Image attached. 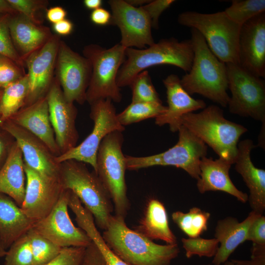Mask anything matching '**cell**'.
<instances>
[{
	"instance_id": "obj_1",
	"label": "cell",
	"mask_w": 265,
	"mask_h": 265,
	"mask_svg": "<svg viewBox=\"0 0 265 265\" xmlns=\"http://www.w3.org/2000/svg\"><path fill=\"white\" fill-rule=\"evenodd\" d=\"M102 237L112 251L130 265H170L179 252L176 244L156 243L129 228L125 218L111 215Z\"/></svg>"
},
{
	"instance_id": "obj_2",
	"label": "cell",
	"mask_w": 265,
	"mask_h": 265,
	"mask_svg": "<svg viewBox=\"0 0 265 265\" xmlns=\"http://www.w3.org/2000/svg\"><path fill=\"white\" fill-rule=\"evenodd\" d=\"M190 40L193 59L190 71L180 79L182 87L190 95L199 94L227 106L230 97L226 63L213 53L201 34L193 28Z\"/></svg>"
},
{
	"instance_id": "obj_3",
	"label": "cell",
	"mask_w": 265,
	"mask_h": 265,
	"mask_svg": "<svg viewBox=\"0 0 265 265\" xmlns=\"http://www.w3.org/2000/svg\"><path fill=\"white\" fill-rule=\"evenodd\" d=\"M181 123L212 149L219 158L231 164L235 162L240 137L248 131L242 125L226 119L223 110L215 105L199 113L185 114Z\"/></svg>"
},
{
	"instance_id": "obj_4",
	"label": "cell",
	"mask_w": 265,
	"mask_h": 265,
	"mask_svg": "<svg viewBox=\"0 0 265 265\" xmlns=\"http://www.w3.org/2000/svg\"><path fill=\"white\" fill-rule=\"evenodd\" d=\"M194 53L190 39L180 41L174 38L162 39L142 49L126 48L125 60L118 72L119 87L130 86L134 78L149 67L171 65L188 72Z\"/></svg>"
},
{
	"instance_id": "obj_5",
	"label": "cell",
	"mask_w": 265,
	"mask_h": 265,
	"mask_svg": "<svg viewBox=\"0 0 265 265\" xmlns=\"http://www.w3.org/2000/svg\"><path fill=\"white\" fill-rule=\"evenodd\" d=\"M59 180L62 188L72 191L91 213L96 225L105 230L114 207L96 173L83 162L69 159L59 163Z\"/></svg>"
},
{
	"instance_id": "obj_6",
	"label": "cell",
	"mask_w": 265,
	"mask_h": 265,
	"mask_svg": "<svg viewBox=\"0 0 265 265\" xmlns=\"http://www.w3.org/2000/svg\"><path fill=\"white\" fill-rule=\"evenodd\" d=\"M178 23L198 31L213 53L225 63L238 64L241 26L223 11L206 14L187 11L180 14Z\"/></svg>"
},
{
	"instance_id": "obj_7",
	"label": "cell",
	"mask_w": 265,
	"mask_h": 265,
	"mask_svg": "<svg viewBox=\"0 0 265 265\" xmlns=\"http://www.w3.org/2000/svg\"><path fill=\"white\" fill-rule=\"evenodd\" d=\"M126 48L118 43L110 48L99 45L85 46L83 55L90 62L91 75L86 91V101L91 104L109 99L119 103L122 96L116 78L126 57Z\"/></svg>"
},
{
	"instance_id": "obj_8",
	"label": "cell",
	"mask_w": 265,
	"mask_h": 265,
	"mask_svg": "<svg viewBox=\"0 0 265 265\" xmlns=\"http://www.w3.org/2000/svg\"><path fill=\"white\" fill-rule=\"evenodd\" d=\"M123 142L121 132H112L104 138L98 151L96 173L109 194L115 215L125 218L130 204L127 194Z\"/></svg>"
},
{
	"instance_id": "obj_9",
	"label": "cell",
	"mask_w": 265,
	"mask_h": 265,
	"mask_svg": "<svg viewBox=\"0 0 265 265\" xmlns=\"http://www.w3.org/2000/svg\"><path fill=\"white\" fill-rule=\"evenodd\" d=\"M178 132L177 143L163 152L146 157L125 156L126 169L137 170L158 165L174 166L183 169L197 180L200 161L207 155V146L183 125Z\"/></svg>"
},
{
	"instance_id": "obj_10",
	"label": "cell",
	"mask_w": 265,
	"mask_h": 265,
	"mask_svg": "<svg viewBox=\"0 0 265 265\" xmlns=\"http://www.w3.org/2000/svg\"><path fill=\"white\" fill-rule=\"evenodd\" d=\"M230 112L265 122V83L261 78L243 69L238 64L226 63Z\"/></svg>"
},
{
	"instance_id": "obj_11",
	"label": "cell",
	"mask_w": 265,
	"mask_h": 265,
	"mask_svg": "<svg viewBox=\"0 0 265 265\" xmlns=\"http://www.w3.org/2000/svg\"><path fill=\"white\" fill-rule=\"evenodd\" d=\"M112 102L106 99L99 100L90 105V117L94 122L91 132L81 143L56 157V161L58 163L74 159L89 164L96 172L97 156L102 140L112 132H122L125 130V127L118 120L115 108Z\"/></svg>"
},
{
	"instance_id": "obj_12",
	"label": "cell",
	"mask_w": 265,
	"mask_h": 265,
	"mask_svg": "<svg viewBox=\"0 0 265 265\" xmlns=\"http://www.w3.org/2000/svg\"><path fill=\"white\" fill-rule=\"evenodd\" d=\"M69 191L63 189L49 214L36 221L32 228L61 248L87 247L92 240L84 231L75 226L68 213Z\"/></svg>"
},
{
	"instance_id": "obj_13",
	"label": "cell",
	"mask_w": 265,
	"mask_h": 265,
	"mask_svg": "<svg viewBox=\"0 0 265 265\" xmlns=\"http://www.w3.org/2000/svg\"><path fill=\"white\" fill-rule=\"evenodd\" d=\"M55 76L66 100L83 105L91 75L89 60L60 40L55 64Z\"/></svg>"
},
{
	"instance_id": "obj_14",
	"label": "cell",
	"mask_w": 265,
	"mask_h": 265,
	"mask_svg": "<svg viewBox=\"0 0 265 265\" xmlns=\"http://www.w3.org/2000/svg\"><path fill=\"white\" fill-rule=\"evenodd\" d=\"M108 3L112 12L109 25L119 28L121 45L142 49L155 43L151 20L140 7L132 6L124 0H110Z\"/></svg>"
},
{
	"instance_id": "obj_15",
	"label": "cell",
	"mask_w": 265,
	"mask_h": 265,
	"mask_svg": "<svg viewBox=\"0 0 265 265\" xmlns=\"http://www.w3.org/2000/svg\"><path fill=\"white\" fill-rule=\"evenodd\" d=\"M60 39L53 35L40 49L24 60L28 80V92L24 106L45 97L54 79Z\"/></svg>"
},
{
	"instance_id": "obj_16",
	"label": "cell",
	"mask_w": 265,
	"mask_h": 265,
	"mask_svg": "<svg viewBox=\"0 0 265 265\" xmlns=\"http://www.w3.org/2000/svg\"><path fill=\"white\" fill-rule=\"evenodd\" d=\"M46 97L50 122L56 142L62 154L77 146L79 138L76 127L77 109L74 103L66 100L55 77Z\"/></svg>"
},
{
	"instance_id": "obj_17",
	"label": "cell",
	"mask_w": 265,
	"mask_h": 265,
	"mask_svg": "<svg viewBox=\"0 0 265 265\" xmlns=\"http://www.w3.org/2000/svg\"><path fill=\"white\" fill-rule=\"evenodd\" d=\"M24 168L26 191L20 208L27 216L37 221L49 214L63 189L59 180L44 176L25 163Z\"/></svg>"
},
{
	"instance_id": "obj_18",
	"label": "cell",
	"mask_w": 265,
	"mask_h": 265,
	"mask_svg": "<svg viewBox=\"0 0 265 265\" xmlns=\"http://www.w3.org/2000/svg\"><path fill=\"white\" fill-rule=\"evenodd\" d=\"M238 64L259 78L265 77V12L243 24L240 27Z\"/></svg>"
},
{
	"instance_id": "obj_19",
	"label": "cell",
	"mask_w": 265,
	"mask_h": 265,
	"mask_svg": "<svg viewBox=\"0 0 265 265\" xmlns=\"http://www.w3.org/2000/svg\"><path fill=\"white\" fill-rule=\"evenodd\" d=\"M0 125L15 139L25 164L44 176L59 180V163L41 140L10 120L0 123Z\"/></svg>"
},
{
	"instance_id": "obj_20",
	"label": "cell",
	"mask_w": 265,
	"mask_h": 265,
	"mask_svg": "<svg viewBox=\"0 0 265 265\" xmlns=\"http://www.w3.org/2000/svg\"><path fill=\"white\" fill-rule=\"evenodd\" d=\"M163 83L166 89L168 106L163 113L156 118L155 123L159 126L168 124L170 130L175 132L182 126L183 115L205 108L206 104L202 100L191 97L182 87L180 79L176 75L168 76Z\"/></svg>"
},
{
	"instance_id": "obj_21",
	"label": "cell",
	"mask_w": 265,
	"mask_h": 265,
	"mask_svg": "<svg viewBox=\"0 0 265 265\" xmlns=\"http://www.w3.org/2000/svg\"><path fill=\"white\" fill-rule=\"evenodd\" d=\"M255 147L249 139L238 143L235 168L249 188L248 201L252 211L263 215L265 210V170L255 166L251 160V152Z\"/></svg>"
},
{
	"instance_id": "obj_22",
	"label": "cell",
	"mask_w": 265,
	"mask_h": 265,
	"mask_svg": "<svg viewBox=\"0 0 265 265\" xmlns=\"http://www.w3.org/2000/svg\"><path fill=\"white\" fill-rule=\"evenodd\" d=\"M8 120L41 140L56 157L61 154L50 122L46 96L22 107Z\"/></svg>"
},
{
	"instance_id": "obj_23",
	"label": "cell",
	"mask_w": 265,
	"mask_h": 265,
	"mask_svg": "<svg viewBox=\"0 0 265 265\" xmlns=\"http://www.w3.org/2000/svg\"><path fill=\"white\" fill-rule=\"evenodd\" d=\"M232 164L219 158L213 159L206 156L202 158L199 163L200 176L196 186L200 193L210 191L227 193L242 203L248 201V195L238 190L229 176Z\"/></svg>"
},
{
	"instance_id": "obj_24",
	"label": "cell",
	"mask_w": 265,
	"mask_h": 265,
	"mask_svg": "<svg viewBox=\"0 0 265 265\" xmlns=\"http://www.w3.org/2000/svg\"><path fill=\"white\" fill-rule=\"evenodd\" d=\"M9 28L14 47L24 62L53 35L48 27L37 24L19 13L10 15Z\"/></svg>"
},
{
	"instance_id": "obj_25",
	"label": "cell",
	"mask_w": 265,
	"mask_h": 265,
	"mask_svg": "<svg viewBox=\"0 0 265 265\" xmlns=\"http://www.w3.org/2000/svg\"><path fill=\"white\" fill-rule=\"evenodd\" d=\"M260 215L252 211L240 222L232 217H227L218 221L215 229L214 237L220 245L213 257L212 265H221L227 261L235 250L246 240L250 226Z\"/></svg>"
},
{
	"instance_id": "obj_26",
	"label": "cell",
	"mask_w": 265,
	"mask_h": 265,
	"mask_svg": "<svg viewBox=\"0 0 265 265\" xmlns=\"http://www.w3.org/2000/svg\"><path fill=\"white\" fill-rule=\"evenodd\" d=\"M36 221L27 216L11 198L0 193V236L6 250Z\"/></svg>"
},
{
	"instance_id": "obj_27",
	"label": "cell",
	"mask_w": 265,
	"mask_h": 265,
	"mask_svg": "<svg viewBox=\"0 0 265 265\" xmlns=\"http://www.w3.org/2000/svg\"><path fill=\"white\" fill-rule=\"evenodd\" d=\"M26 179L23 154L15 141L0 169V193L11 198L21 207L25 195Z\"/></svg>"
},
{
	"instance_id": "obj_28",
	"label": "cell",
	"mask_w": 265,
	"mask_h": 265,
	"mask_svg": "<svg viewBox=\"0 0 265 265\" xmlns=\"http://www.w3.org/2000/svg\"><path fill=\"white\" fill-rule=\"evenodd\" d=\"M135 230L152 240H161L170 244L177 243V238L169 225L165 207L157 199L148 200Z\"/></svg>"
},
{
	"instance_id": "obj_29",
	"label": "cell",
	"mask_w": 265,
	"mask_h": 265,
	"mask_svg": "<svg viewBox=\"0 0 265 265\" xmlns=\"http://www.w3.org/2000/svg\"><path fill=\"white\" fill-rule=\"evenodd\" d=\"M28 92L26 73L3 88L0 99V123L9 119L24 107Z\"/></svg>"
},
{
	"instance_id": "obj_30",
	"label": "cell",
	"mask_w": 265,
	"mask_h": 265,
	"mask_svg": "<svg viewBox=\"0 0 265 265\" xmlns=\"http://www.w3.org/2000/svg\"><path fill=\"white\" fill-rule=\"evenodd\" d=\"M210 215L209 212L193 207L186 213L181 211L173 212L172 219L189 238H196L207 230Z\"/></svg>"
},
{
	"instance_id": "obj_31",
	"label": "cell",
	"mask_w": 265,
	"mask_h": 265,
	"mask_svg": "<svg viewBox=\"0 0 265 265\" xmlns=\"http://www.w3.org/2000/svg\"><path fill=\"white\" fill-rule=\"evenodd\" d=\"M167 106L159 103L132 102L123 111L117 114L119 123L124 127L163 113Z\"/></svg>"
},
{
	"instance_id": "obj_32",
	"label": "cell",
	"mask_w": 265,
	"mask_h": 265,
	"mask_svg": "<svg viewBox=\"0 0 265 265\" xmlns=\"http://www.w3.org/2000/svg\"><path fill=\"white\" fill-rule=\"evenodd\" d=\"M30 240L34 265H44L56 257L62 248L54 244L32 228L27 232Z\"/></svg>"
},
{
	"instance_id": "obj_33",
	"label": "cell",
	"mask_w": 265,
	"mask_h": 265,
	"mask_svg": "<svg viewBox=\"0 0 265 265\" xmlns=\"http://www.w3.org/2000/svg\"><path fill=\"white\" fill-rule=\"evenodd\" d=\"M224 12L232 20L242 25L253 17L265 12V0H233Z\"/></svg>"
},
{
	"instance_id": "obj_34",
	"label": "cell",
	"mask_w": 265,
	"mask_h": 265,
	"mask_svg": "<svg viewBox=\"0 0 265 265\" xmlns=\"http://www.w3.org/2000/svg\"><path fill=\"white\" fill-rule=\"evenodd\" d=\"M130 86L132 90V102L162 103L147 70L139 73Z\"/></svg>"
},
{
	"instance_id": "obj_35",
	"label": "cell",
	"mask_w": 265,
	"mask_h": 265,
	"mask_svg": "<svg viewBox=\"0 0 265 265\" xmlns=\"http://www.w3.org/2000/svg\"><path fill=\"white\" fill-rule=\"evenodd\" d=\"M4 265H34L27 232L14 241L6 252Z\"/></svg>"
},
{
	"instance_id": "obj_36",
	"label": "cell",
	"mask_w": 265,
	"mask_h": 265,
	"mask_svg": "<svg viewBox=\"0 0 265 265\" xmlns=\"http://www.w3.org/2000/svg\"><path fill=\"white\" fill-rule=\"evenodd\" d=\"M182 242L187 258L194 255L214 257L219 247V242L215 238L205 239L200 237L183 238Z\"/></svg>"
},
{
	"instance_id": "obj_37",
	"label": "cell",
	"mask_w": 265,
	"mask_h": 265,
	"mask_svg": "<svg viewBox=\"0 0 265 265\" xmlns=\"http://www.w3.org/2000/svg\"><path fill=\"white\" fill-rule=\"evenodd\" d=\"M10 16L8 14L0 15V54L24 67V62L16 51L11 38L9 28Z\"/></svg>"
},
{
	"instance_id": "obj_38",
	"label": "cell",
	"mask_w": 265,
	"mask_h": 265,
	"mask_svg": "<svg viewBox=\"0 0 265 265\" xmlns=\"http://www.w3.org/2000/svg\"><path fill=\"white\" fill-rule=\"evenodd\" d=\"M12 7L33 22L41 25L42 21L38 16L39 12L46 7L48 2L37 0H7Z\"/></svg>"
},
{
	"instance_id": "obj_39",
	"label": "cell",
	"mask_w": 265,
	"mask_h": 265,
	"mask_svg": "<svg viewBox=\"0 0 265 265\" xmlns=\"http://www.w3.org/2000/svg\"><path fill=\"white\" fill-rule=\"evenodd\" d=\"M26 74L24 67L0 54V88H4Z\"/></svg>"
},
{
	"instance_id": "obj_40",
	"label": "cell",
	"mask_w": 265,
	"mask_h": 265,
	"mask_svg": "<svg viewBox=\"0 0 265 265\" xmlns=\"http://www.w3.org/2000/svg\"><path fill=\"white\" fill-rule=\"evenodd\" d=\"M85 249L83 247L62 248L56 257L44 265H80Z\"/></svg>"
},
{
	"instance_id": "obj_41",
	"label": "cell",
	"mask_w": 265,
	"mask_h": 265,
	"mask_svg": "<svg viewBox=\"0 0 265 265\" xmlns=\"http://www.w3.org/2000/svg\"><path fill=\"white\" fill-rule=\"evenodd\" d=\"M175 0H151L148 3L140 7L149 17L152 27L158 29L159 19L162 13L169 8Z\"/></svg>"
},
{
	"instance_id": "obj_42",
	"label": "cell",
	"mask_w": 265,
	"mask_h": 265,
	"mask_svg": "<svg viewBox=\"0 0 265 265\" xmlns=\"http://www.w3.org/2000/svg\"><path fill=\"white\" fill-rule=\"evenodd\" d=\"M246 240L253 243L265 245V217L258 216L250 226L247 234Z\"/></svg>"
},
{
	"instance_id": "obj_43",
	"label": "cell",
	"mask_w": 265,
	"mask_h": 265,
	"mask_svg": "<svg viewBox=\"0 0 265 265\" xmlns=\"http://www.w3.org/2000/svg\"><path fill=\"white\" fill-rule=\"evenodd\" d=\"M16 140L0 125V169L8 158Z\"/></svg>"
},
{
	"instance_id": "obj_44",
	"label": "cell",
	"mask_w": 265,
	"mask_h": 265,
	"mask_svg": "<svg viewBox=\"0 0 265 265\" xmlns=\"http://www.w3.org/2000/svg\"><path fill=\"white\" fill-rule=\"evenodd\" d=\"M80 265H106L101 253L94 243L86 247Z\"/></svg>"
},
{
	"instance_id": "obj_45",
	"label": "cell",
	"mask_w": 265,
	"mask_h": 265,
	"mask_svg": "<svg viewBox=\"0 0 265 265\" xmlns=\"http://www.w3.org/2000/svg\"><path fill=\"white\" fill-rule=\"evenodd\" d=\"M111 15L106 9L100 7L92 11L90 15L91 21L96 25L105 26L109 25Z\"/></svg>"
},
{
	"instance_id": "obj_46",
	"label": "cell",
	"mask_w": 265,
	"mask_h": 265,
	"mask_svg": "<svg viewBox=\"0 0 265 265\" xmlns=\"http://www.w3.org/2000/svg\"><path fill=\"white\" fill-rule=\"evenodd\" d=\"M67 15L66 10L62 7H52L46 11V18L51 23L54 24L65 19Z\"/></svg>"
},
{
	"instance_id": "obj_47",
	"label": "cell",
	"mask_w": 265,
	"mask_h": 265,
	"mask_svg": "<svg viewBox=\"0 0 265 265\" xmlns=\"http://www.w3.org/2000/svg\"><path fill=\"white\" fill-rule=\"evenodd\" d=\"M73 24L69 20L65 19L53 24V29L55 32L60 35L70 34L73 30Z\"/></svg>"
},
{
	"instance_id": "obj_48",
	"label": "cell",
	"mask_w": 265,
	"mask_h": 265,
	"mask_svg": "<svg viewBox=\"0 0 265 265\" xmlns=\"http://www.w3.org/2000/svg\"><path fill=\"white\" fill-rule=\"evenodd\" d=\"M250 260H231L236 265H265V256H252Z\"/></svg>"
},
{
	"instance_id": "obj_49",
	"label": "cell",
	"mask_w": 265,
	"mask_h": 265,
	"mask_svg": "<svg viewBox=\"0 0 265 265\" xmlns=\"http://www.w3.org/2000/svg\"><path fill=\"white\" fill-rule=\"evenodd\" d=\"M17 13L7 0H0V15H14Z\"/></svg>"
},
{
	"instance_id": "obj_50",
	"label": "cell",
	"mask_w": 265,
	"mask_h": 265,
	"mask_svg": "<svg viewBox=\"0 0 265 265\" xmlns=\"http://www.w3.org/2000/svg\"><path fill=\"white\" fill-rule=\"evenodd\" d=\"M102 2L101 0H84L83 1L84 5L86 8L93 10L100 8Z\"/></svg>"
},
{
	"instance_id": "obj_51",
	"label": "cell",
	"mask_w": 265,
	"mask_h": 265,
	"mask_svg": "<svg viewBox=\"0 0 265 265\" xmlns=\"http://www.w3.org/2000/svg\"><path fill=\"white\" fill-rule=\"evenodd\" d=\"M130 5L135 7H141L147 3L151 0H126Z\"/></svg>"
},
{
	"instance_id": "obj_52",
	"label": "cell",
	"mask_w": 265,
	"mask_h": 265,
	"mask_svg": "<svg viewBox=\"0 0 265 265\" xmlns=\"http://www.w3.org/2000/svg\"><path fill=\"white\" fill-rule=\"evenodd\" d=\"M7 250L4 247L0 236V258L5 256Z\"/></svg>"
},
{
	"instance_id": "obj_53",
	"label": "cell",
	"mask_w": 265,
	"mask_h": 265,
	"mask_svg": "<svg viewBox=\"0 0 265 265\" xmlns=\"http://www.w3.org/2000/svg\"><path fill=\"white\" fill-rule=\"evenodd\" d=\"M224 265H236L234 263H233L231 261H227L226 262L224 263Z\"/></svg>"
},
{
	"instance_id": "obj_54",
	"label": "cell",
	"mask_w": 265,
	"mask_h": 265,
	"mask_svg": "<svg viewBox=\"0 0 265 265\" xmlns=\"http://www.w3.org/2000/svg\"><path fill=\"white\" fill-rule=\"evenodd\" d=\"M2 90H3V88H0V99L1 95L2 92Z\"/></svg>"
}]
</instances>
